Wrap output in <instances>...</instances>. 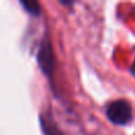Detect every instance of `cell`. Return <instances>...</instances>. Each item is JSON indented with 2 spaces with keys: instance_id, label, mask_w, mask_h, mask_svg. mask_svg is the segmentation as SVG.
I'll list each match as a JSON object with an SVG mask.
<instances>
[{
  "instance_id": "cell-1",
  "label": "cell",
  "mask_w": 135,
  "mask_h": 135,
  "mask_svg": "<svg viewBox=\"0 0 135 135\" xmlns=\"http://www.w3.org/2000/svg\"><path fill=\"white\" fill-rule=\"evenodd\" d=\"M108 119L115 124H126L132 119V108L127 101H114L107 109Z\"/></svg>"
},
{
  "instance_id": "cell-2",
  "label": "cell",
  "mask_w": 135,
  "mask_h": 135,
  "mask_svg": "<svg viewBox=\"0 0 135 135\" xmlns=\"http://www.w3.org/2000/svg\"><path fill=\"white\" fill-rule=\"evenodd\" d=\"M38 62L42 70L46 75H51L55 68V57L54 51H52V46L50 44L49 40H44L39 49V54H38Z\"/></svg>"
},
{
  "instance_id": "cell-3",
  "label": "cell",
  "mask_w": 135,
  "mask_h": 135,
  "mask_svg": "<svg viewBox=\"0 0 135 135\" xmlns=\"http://www.w3.org/2000/svg\"><path fill=\"white\" fill-rule=\"evenodd\" d=\"M21 5H23L24 8L27 12H30L31 14L38 16V14L40 13V6L37 1H33V0H24V1H21Z\"/></svg>"
},
{
  "instance_id": "cell-4",
  "label": "cell",
  "mask_w": 135,
  "mask_h": 135,
  "mask_svg": "<svg viewBox=\"0 0 135 135\" xmlns=\"http://www.w3.org/2000/svg\"><path fill=\"white\" fill-rule=\"evenodd\" d=\"M134 69H135V62H134Z\"/></svg>"
}]
</instances>
